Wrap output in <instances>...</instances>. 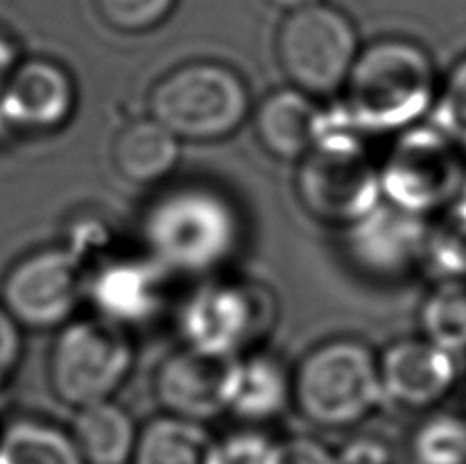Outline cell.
Wrapping results in <instances>:
<instances>
[{
  "instance_id": "obj_1",
  "label": "cell",
  "mask_w": 466,
  "mask_h": 464,
  "mask_svg": "<svg viewBox=\"0 0 466 464\" xmlns=\"http://www.w3.org/2000/svg\"><path fill=\"white\" fill-rule=\"evenodd\" d=\"M346 88V109L362 134H401L434 109L440 86L426 49L411 39L385 37L360 49Z\"/></svg>"
},
{
  "instance_id": "obj_2",
  "label": "cell",
  "mask_w": 466,
  "mask_h": 464,
  "mask_svg": "<svg viewBox=\"0 0 466 464\" xmlns=\"http://www.w3.org/2000/svg\"><path fill=\"white\" fill-rule=\"evenodd\" d=\"M141 231L154 260L185 275L223 267L239 244L236 209L207 187H182L157 197Z\"/></svg>"
},
{
  "instance_id": "obj_3",
  "label": "cell",
  "mask_w": 466,
  "mask_h": 464,
  "mask_svg": "<svg viewBox=\"0 0 466 464\" xmlns=\"http://www.w3.org/2000/svg\"><path fill=\"white\" fill-rule=\"evenodd\" d=\"M293 403L323 429L362 424L385 403L379 356L356 338L313 346L293 370Z\"/></svg>"
},
{
  "instance_id": "obj_4",
  "label": "cell",
  "mask_w": 466,
  "mask_h": 464,
  "mask_svg": "<svg viewBox=\"0 0 466 464\" xmlns=\"http://www.w3.org/2000/svg\"><path fill=\"white\" fill-rule=\"evenodd\" d=\"M136 367L127 329L101 318L72 319L56 331L47 356L54 397L72 411L115 399Z\"/></svg>"
},
{
  "instance_id": "obj_5",
  "label": "cell",
  "mask_w": 466,
  "mask_h": 464,
  "mask_svg": "<svg viewBox=\"0 0 466 464\" xmlns=\"http://www.w3.org/2000/svg\"><path fill=\"white\" fill-rule=\"evenodd\" d=\"M152 117L187 142H218L249 115V90L239 74L219 62H188L172 70L149 96Z\"/></svg>"
},
{
  "instance_id": "obj_6",
  "label": "cell",
  "mask_w": 466,
  "mask_h": 464,
  "mask_svg": "<svg viewBox=\"0 0 466 464\" xmlns=\"http://www.w3.org/2000/svg\"><path fill=\"white\" fill-rule=\"evenodd\" d=\"M356 131L323 136L297 172V195L315 219L354 226L382 203L380 170Z\"/></svg>"
},
{
  "instance_id": "obj_7",
  "label": "cell",
  "mask_w": 466,
  "mask_h": 464,
  "mask_svg": "<svg viewBox=\"0 0 466 464\" xmlns=\"http://www.w3.org/2000/svg\"><path fill=\"white\" fill-rule=\"evenodd\" d=\"M277 303L268 288L254 283L203 285L178 313L182 346L219 360H233L264 342L277 321Z\"/></svg>"
},
{
  "instance_id": "obj_8",
  "label": "cell",
  "mask_w": 466,
  "mask_h": 464,
  "mask_svg": "<svg viewBox=\"0 0 466 464\" xmlns=\"http://www.w3.org/2000/svg\"><path fill=\"white\" fill-rule=\"evenodd\" d=\"M277 54L290 85L315 98L346 86L360 44L350 16L319 3L289 13L280 25Z\"/></svg>"
},
{
  "instance_id": "obj_9",
  "label": "cell",
  "mask_w": 466,
  "mask_h": 464,
  "mask_svg": "<svg viewBox=\"0 0 466 464\" xmlns=\"http://www.w3.org/2000/svg\"><path fill=\"white\" fill-rule=\"evenodd\" d=\"M379 170L382 201L423 219L444 211L466 185L461 147L434 126L401 131Z\"/></svg>"
},
{
  "instance_id": "obj_10",
  "label": "cell",
  "mask_w": 466,
  "mask_h": 464,
  "mask_svg": "<svg viewBox=\"0 0 466 464\" xmlns=\"http://www.w3.org/2000/svg\"><path fill=\"white\" fill-rule=\"evenodd\" d=\"M85 295L80 258L70 247H44L11 267L0 305L23 329H60L74 319Z\"/></svg>"
},
{
  "instance_id": "obj_11",
  "label": "cell",
  "mask_w": 466,
  "mask_h": 464,
  "mask_svg": "<svg viewBox=\"0 0 466 464\" xmlns=\"http://www.w3.org/2000/svg\"><path fill=\"white\" fill-rule=\"evenodd\" d=\"M428 236L426 219L382 201L346 229V252L366 277L399 278L426 260Z\"/></svg>"
},
{
  "instance_id": "obj_12",
  "label": "cell",
  "mask_w": 466,
  "mask_h": 464,
  "mask_svg": "<svg viewBox=\"0 0 466 464\" xmlns=\"http://www.w3.org/2000/svg\"><path fill=\"white\" fill-rule=\"evenodd\" d=\"M385 403L401 409H430L444 401L461 377V356L426 338H405L379 356Z\"/></svg>"
},
{
  "instance_id": "obj_13",
  "label": "cell",
  "mask_w": 466,
  "mask_h": 464,
  "mask_svg": "<svg viewBox=\"0 0 466 464\" xmlns=\"http://www.w3.org/2000/svg\"><path fill=\"white\" fill-rule=\"evenodd\" d=\"M228 364L185 346L166 356L154 372V397L162 413L205 426L226 416Z\"/></svg>"
},
{
  "instance_id": "obj_14",
  "label": "cell",
  "mask_w": 466,
  "mask_h": 464,
  "mask_svg": "<svg viewBox=\"0 0 466 464\" xmlns=\"http://www.w3.org/2000/svg\"><path fill=\"white\" fill-rule=\"evenodd\" d=\"M76 105V88L62 64L46 57L25 60L0 95L8 126L23 131H56L68 123Z\"/></svg>"
},
{
  "instance_id": "obj_15",
  "label": "cell",
  "mask_w": 466,
  "mask_h": 464,
  "mask_svg": "<svg viewBox=\"0 0 466 464\" xmlns=\"http://www.w3.org/2000/svg\"><path fill=\"white\" fill-rule=\"evenodd\" d=\"M293 405V372L279 356L258 350L229 360L226 377V416L244 426L262 428Z\"/></svg>"
},
{
  "instance_id": "obj_16",
  "label": "cell",
  "mask_w": 466,
  "mask_h": 464,
  "mask_svg": "<svg viewBox=\"0 0 466 464\" xmlns=\"http://www.w3.org/2000/svg\"><path fill=\"white\" fill-rule=\"evenodd\" d=\"M96 318L123 329L141 326L160 311L162 280L141 262H116L96 272L88 287Z\"/></svg>"
},
{
  "instance_id": "obj_17",
  "label": "cell",
  "mask_w": 466,
  "mask_h": 464,
  "mask_svg": "<svg viewBox=\"0 0 466 464\" xmlns=\"http://www.w3.org/2000/svg\"><path fill=\"white\" fill-rule=\"evenodd\" d=\"M323 111L315 98L299 88L268 95L254 117L256 136L264 150L279 160L301 162L319 139Z\"/></svg>"
},
{
  "instance_id": "obj_18",
  "label": "cell",
  "mask_w": 466,
  "mask_h": 464,
  "mask_svg": "<svg viewBox=\"0 0 466 464\" xmlns=\"http://www.w3.org/2000/svg\"><path fill=\"white\" fill-rule=\"evenodd\" d=\"M139 429L131 413L115 399L76 409L68 426L86 464H131Z\"/></svg>"
},
{
  "instance_id": "obj_19",
  "label": "cell",
  "mask_w": 466,
  "mask_h": 464,
  "mask_svg": "<svg viewBox=\"0 0 466 464\" xmlns=\"http://www.w3.org/2000/svg\"><path fill=\"white\" fill-rule=\"evenodd\" d=\"M180 139L162 123L139 119L121 129L113 146L115 168L136 185H154L177 168Z\"/></svg>"
},
{
  "instance_id": "obj_20",
  "label": "cell",
  "mask_w": 466,
  "mask_h": 464,
  "mask_svg": "<svg viewBox=\"0 0 466 464\" xmlns=\"http://www.w3.org/2000/svg\"><path fill=\"white\" fill-rule=\"evenodd\" d=\"M213 442L205 424L162 413L141 426L131 464H209Z\"/></svg>"
},
{
  "instance_id": "obj_21",
  "label": "cell",
  "mask_w": 466,
  "mask_h": 464,
  "mask_svg": "<svg viewBox=\"0 0 466 464\" xmlns=\"http://www.w3.org/2000/svg\"><path fill=\"white\" fill-rule=\"evenodd\" d=\"M0 464H86L68 428L19 418L0 429Z\"/></svg>"
},
{
  "instance_id": "obj_22",
  "label": "cell",
  "mask_w": 466,
  "mask_h": 464,
  "mask_svg": "<svg viewBox=\"0 0 466 464\" xmlns=\"http://www.w3.org/2000/svg\"><path fill=\"white\" fill-rule=\"evenodd\" d=\"M421 338L456 356L466 354V280H440L420 309Z\"/></svg>"
},
{
  "instance_id": "obj_23",
  "label": "cell",
  "mask_w": 466,
  "mask_h": 464,
  "mask_svg": "<svg viewBox=\"0 0 466 464\" xmlns=\"http://www.w3.org/2000/svg\"><path fill=\"white\" fill-rule=\"evenodd\" d=\"M426 262L440 280H466V185L430 227Z\"/></svg>"
},
{
  "instance_id": "obj_24",
  "label": "cell",
  "mask_w": 466,
  "mask_h": 464,
  "mask_svg": "<svg viewBox=\"0 0 466 464\" xmlns=\"http://www.w3.org/2000/svg\"><path fill=\"white\" fill-rule=\"evenodd\" d=\"M410 450L415 464H466V418L431 413L415 428Z\"/></svg>"
},
{
  "instance_id": "obj_25",
  "label": "cell",
  "mask_w": 466,
  "mask_h": 464,
  "mask_svg": "<svg viewBox=\"0 0 466 464\" xmlns=\"http://www.w3.org/2000/svg\"><path fill=\"white\" fill-rule=\"evenodd\" d=\"M282 440L258 426H241L215 438L209 464H280Z\"/></svg>"
},
{
  "instance_id": "obj_26",
  "label": "cell",
  "mask_w": 466,
  "mask_h": 464,
  "mask_svg": "<svg viewBox=\"0 0 466 464\" xmlns=\"http://www.w3.org/2000/svg\"><path fill=\"white\" fill-rule=\"evenodd\" d=\"M434 127L466 150V55L456 62L438 88L434 103Z\"/></svg>"
},
{
  "instance_id": "obj_27",
  "label": "cell",
  "mask_w": 466,
  "mask_h": 464,
  "mask_svg": "<svg viewBox=\"0 0 466 464\" xmlns=\"http://www.w3.org/2000/svg\"><path fill=\"white\" fill-rule=\"evenodd\" d=\"M177 0H96L101 19L121 33H146L168 19Z\"/></svg>"
},
{
  "instance_id": "obj_28",
  "label": "cell",
  "mask_w": 466,
  "mask_h": 464,
  "mask_svg": "<svg viewBox=\"0 0 466 464\" xmlns=\"http://www.w3.org/2000/svg\"><path fill=\"white\" fill-rule=\"evenodd\" d=\"M23 358V328L0 305V391L11 383Z\"/></svg>"
},
{
  "instance_id": "obj_29",
  "label": "cell",
  "mask_w": 466,
  "mask_h": 464,
  "mask_svg": "<svg viewBox=\"0 0 466 464\" xmlns=\"http://www.w3.org/2000/svg\"><path fill=\"white\" fill-rule=\"evenodd\" d=\"M280 464H344L339 450L329 449L309 436H295L282 440Z\"/></svg>"
},
{
  "instance_id": "obj_30",
  "label": "cell",
  "mask_w": 466,
  "mask_h": 464,
  "mask_svg": "<svg viewBox=\"0 0 466 464\" xmlns=\"http://www.w3.org/2000/svg\"><path fill=\"white\" fill-rule=\"evenodd\" d=\"M344 464H393V450L377 436H358L339 450Z\"/></svg>"
},
{
  "instance_id": "obj_31",
  "label": "cell",
  "mask_w": 466,
  "mask_h": 464,
  "mask_svg": "<svg viewBox=\"0 0 466 464\" xmlns=\"http://www.w3.org/2000/svg\"><path fill=\"white\" fill-rule=\"evenodd\" d=\"M19 52H16V45L11 41V37L5 35L3 31H0V95H3V90L6 86V82L11 80L13 72L16 70V66H19Z\"/></svg>"
},
{
  "instance_id": "obj_32",
  "label": "cell",
  "mask_w": 466,
  "mask_h": 464,
  "mask_svg": "<svg viewBox=\"0 0 466 464\" xmlns=\"http://www.w3.org/2000/svg\"><path fill=\"white\" fill-rule=\"evenodd\" d=\"M268 3H270L272 6L280 8V11L295 13V11H301V8L319 5V3H323V0H268Z\"/></svg>"
},
{
  "instance_id": "obj_33",
  "label": "cell",
  "mask_w": 466,
  "mask_h": 464,
  "mask_svg": "<svg viewBox=\"0 0 466 464\" xmlns=\"http://www.w3.org/2000/svg\"><path fill=\"white\" fill-rule=\"evenodd\" d=\"M8 127H11V126H8V121L5 119V115H3V109H0V134H3V131H6Z\"/></svg>"
}]
</instances>
